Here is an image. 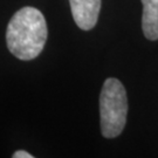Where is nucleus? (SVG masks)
I'll return each instance as SVG.
<instances>
[{
	"label": "nucleus",
	"instance_id": "39448f33",
	"mask_svg": "<svg viewBox=\"0 0 158 158\" xmlns=\"http://www.w3.org/2000/svg\"><path fill=\"white\" fill-rule=\"evenodd\" d=\"M13 158H33V155L28 153L27 151H23V150H19L13 153Z\"/></svg>",
	"mask_w": 158,
	"mask_h": 158
},
{
	"label": "nucleus",
	"instance_id": "f257e3e1",
	"mask_svg": "<svg viewBox=\"0 0 158 158\" xmlns=\"http://www.w3.org/2000/svg\"><path fill=\"white\" fill-rule=\"evenodd\" d=\"M47 23L41 12L26 6L12 17L6 31V44L19 60H33L42 52L47 40Z\"/></svg>",
	"mask_w": 158,
	"mask_h": 158
},
{
	"label": "nucleus",
	"instance_id": "20e7f679",
	"mask_svg": "<svg viewBox=\"0 0 158 158\" xmlns=\"http://www.w3.org/2000/svg\"><path fill=\"white\" fill-rule=\"evenodd\" d=\"M142 28L145 38L158 40V0H142Z\"/></svg>",
	"mask_w": 158,
	"mask_h": 158
},
{
	"label": "nucleus",
	"instance_id": "7ed1b4c3",
	"mask_svg": "<svg viewBox=\"0 0 158 158\" xmlns=\"http://www.w3.org/2000/svg\"><path fill=\"white\" fill-rule=\"evenodd\" d=\"M72 14L82 31H89L97 23L101 11V0H69Z\"/></svg>",
	"mask_w": 158,
	"mask_h": 158
},
{
	"label": "nucleus",
	"instance_id": "f03ea898",
	"mask_svg": "<svg viewBox=\"0 0 158 158\" xmlns=\"http://www.w3.org/2000/svg\"><path fill=\"white\" fill-rule=\"evenodd\" d=\"M128 115V97L124 85L117 79L104 81L100 95L101 131L106 138H114L123 131Z\"/></svg>",
	"mask_w": 158,
	"mask_h": 158
}]
</instances>
